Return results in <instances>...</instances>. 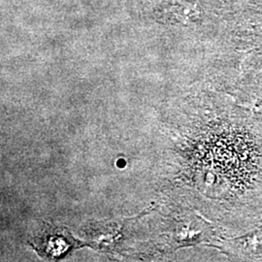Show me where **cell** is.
Wrapping results in <instances>:
<instances>
[{"label": "cell", "mask_w": 262, "mask_h": 262, "mask_svg": "<svg viewBox=\"0 0 262 262\" xmlns=\"http://www.w3.org/2000/svg\"><path fill=\"white\" fill-rule=\"evenodd\" d=\"M42 234L44 236L39 238V243H37V249L42 250V254L54 257L66 253L69 246L67 245L68 242L64 236L55 234L54 230H51V233H46L44 231Z\"/></svg>", "instance_id": "1"}]
</instances>
